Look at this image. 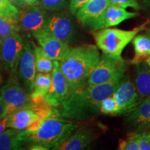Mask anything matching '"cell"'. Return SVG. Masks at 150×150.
Instances as JSON below:
<instances>
[{"mask_svg":"<svg viewBox=\"0 0 150 150\" xmlns=\"http://www.w3.org/2000/svg\"><path fill=\"white\" fill-rule=\"evenodd\" d=\"M51 83V72L37 73L33 82L32 91L30 93V97L34 104H40L45 102V97L50 90Z\"/></svg>","mask_w":150,"mask_h":150,"instance_id":"cell-20","label":"cell"},{"mask_svg":"<svg viewBox=\"0 0 150 150\" xmlns=\"http://www.w3.org/2000/svg\"><path fill=\"white\" fill-rule=\"evenodd\" d=\"M110 5L109 0H89L75 14L80 24L88 30Z\"/></svg>","mask_w":150,"mask_h":150,"instance_id":"cell-16","label":"cell"},{"mask_svg":"<svg viewBox=\"0 0 150 150\" xmlns=\"http://www.w3.org/2000/svg\"><path fill=\"white\" fill-rule=\"evenodd\" d=\"M44 29L68 45L72 42L76 34L72 17L59 11L48 15Z\"/></svg>","mask_w":150,"mask_h":150,"instance_id":"cell-10","label":"cell"},{"mask_svg":"<svg viewBox=\"0 0 150 150\" xmlns=\"http://www.w3.org/2000/svg\"><path fill=\"white\" fill-rule=\"evenodd\" d=\"M8 127V115L6 117L3 118L2 120H0V134L2 133L4 131L6 130V129Z\"/></svg>","mask_w":150,"mask_h":150,"instance_id":"cell-33","label":"cell"},{"mask_svg":"<svg viewBox=\"0 0 150 150\" xmlns=\"http://www.w3.org/2000/svg\"><path fill=\"white\" fill-rule=\"evenodd\" d=\"M58 108L52 107L45 102L31 104L8 115V127L17 130H25L52 115Z\"/></svg>","mask_w":150,"mask_h":150,"instance_id":"cell-6","label":"cell"},{"mask_svg":"<svg viewBox=\"0 0 150 150\" xmlns=\"http://www.w3.org/2000/svg\"><path fill=\"white\" fill-rule=\"evenodd\" d=\"M145 62L146 63H147V65H148V67H149V68L150 69V56H148L147 58H146Z\"/></svg>","mask_w":150,"mask_h":150,"instance_id":"cell-37","label":"cell"},{"mask_svg":"<svg viewBox=\"0 0 150 150\" xmlns=\"http://www.w3.org/2000/svg\"><path fill=\"white\" fill-rule=\"evenodd\" d=\"M7 115H8L7 106L0 97V120L6 117Z\"/></svg>","mask_w":150,"mask_h":150,"instance_id":"cell-32","label":"cell"},{"mask_svg":"<svg viewBox=\"0 0 150 150\" xmlns=\"http://www.w3.org/2000/svg\"><path fill=\"white\" fill-rule=\"evenodd\" d=\"M134 83L142 99L150 97V69L145 62L135 64Z\"/></svg>","mask_w":150,"mask_h":150,"instance_id":"cell-19","label":"cell"},{"mask_svg":"<svg viewBox=\"0 0 150 150\" xmlns=\"http://www.w3.org/2000/svg\"><path fill=\"white\" fill-rule=\"evenodd\" d=\"M128 126L140 130L150 126V97L143 99L132 111L127 115Z\"/></svg>","mask_w":150,"mask_h":150,"instance_id":"cell-18","label":"cell"},{"mask_svg":"<svg viewBox=\"0 0 150 150\" xmlns=\"http://www.w3.org/2000/svg\"><path fill=\"white\" fill-rule=\"evenodd\" d=\"M20 130L11 128L0 134V150L21 149L25 142L20 137Z\"/></svg>","mask_w":150,"mask_h":150,"instance_id":"cell-22","label":"cell"},{"mask_svg":"<svg viewBox=\"0 0 150 150\" xmlns=\"http://www.w3.org/2000/svg\"><path fill=\"white\" fill-rule=\"evenodd\" d=\"M88 1L89 0H70L69 10L72 15H75L76 12Z\"/></svg>","mask_w":150,"mask_h":150,"instance_id":"cell-31","label":"cell"},{"mask_svg":"<svg viewBox=\"0 0 150 150\" xmlns=\"http://www.w3.org/2000/svg\"><path fill=\"white\" fill-rule=\"evenodd\" d=\"M96 134L93 129L86 127L76 128L67 139L60 145L59 150H81L85 149L95 139Z\"/></svg>","mask_w":150,"mask_h":150,"instance_id":"cell-17","label":"cell"},{"mask_svg":"<svg viewBox=\"0 0 150 150\" xmlns=\"http://www.w3.org/2000/svg\"><path fill=\"white\" fill-rule=\"evenodd\" d=\"M147 24L148 22L131 30L111 27L97 30L94 33L96 46L103 53L122 56L127 45L140 31L145 29Z\"/></svg>","mask_w":150,"mask_h":150,"instance_id":"cell-4","label":"cell"},{"mask_svg":"<svg viewBox=\"0 0 150 150\" xmlns=\"http://www.w3.org/2000/svg\"><path fill=\"white\" fill-rule=\"evenodd\" d=\"M118 149L120 150H139L138 133L131 134L126 139L120 140Z\"/></svg>","mask_w":150,"mask_h":150,"instance_id":"cell-28","label":"cell"},{"mask_svg":"<svg viewBox=\"0 0 150 150\" xmlns=\"http://www.w3.org/2000/svg\"><path fill=\"white\" fill-rule=\"evenodd\" d=\"M145 33H147V34L150 37V28H149V29H148L147 30V31H146Z\"/></svg>","mask_w":150,"mask_h":150,"instance_id":"cell-38","label":"cell"},{"mask_svg":"<svg viewBox=\"0 0 150 150\" xmlns=\"http://www.w3.org/2000/svg\"><path fill=\"white\" fill-rule=\"evenodd\" d=\"M110 5L116 6L121 8H132L138 11L141 8L139 3L137 0H109Z\"/></svg>","mask_w":150,"mask_h":150,"instance_id":"cell-29","label":"cell"},{"mask_svg":"<svg viewBox=\"0 0 150 150\" xmlns=\"http://www.w3.org/2000/svg\"><path fill=\"white\" fill-rule=\"evenodd\" d=\"M100 56L97 46L84 44L70 48L66 56L59 61L68 84L69 95L86 85Z\"/></svg>","mask_w":150,"mask_h":150,"instance_id":"cell-3","label":"cell"},{"mask_svg":"<svg viewBox=\"0 0 150 150\" xmlns=\"http://www.w3.org/2000/svg\"><path fill=\"white\" fill-rule=\"evenodd\" d=\"M0 97L6 105L8 115L33 104L30 94L16 78H11L0 89Z\"/></svg>","mask_w":150,"mask_h":150,"instance_id":"cell-8","label":"cell"},{"mask_svg":"<svg viewBox=\"0 0 150 150\" xmlns=\"http://www.w3.org/2000/svg\"><path fill=\"white\" fill-rule=\"evenodd\" d=\"M128 65L122 56L103 53L90 74L86 84L98 85L122 79L128 69Z\"/></svg>","mask_w":150,"mask_h":150,"instance_id":"cell-5","label":"cell"},{"mask_svg":"<svg viewBox=\"0 0 150 150\" xmlns=\"http://www.w3.org/2000/svg\"><path fill=\"white\" fill-rule=\"evenodd\" d=\"M139 150H150V131L138 132Z\"/></svg>","mask_w":150,"mask_h":150,"instance_id":"cell-30","label":"cell"},{"mask_svg":"<svg viewBox=\"0 0 150 150\" xmlns=\"http://www.w3.org/2000/svg\"><path fill=\"white\" fill-rule=\"evenodd\" d=\"M134 47L135 55L131 60V64H136L143 61L150 56V37L147 33L137 34L132 41Z\"/></svg>","mask_w":150,"mask_h":150,"instance_id":"cell-21","label":"cell"},{"mask_svg":"<svg viewBox=\"0 0 150 150\" xmlns=\"http://www.w3.org/2000/svg\"><path fill=\"white\" fill-rule=\"evenodd\" d=\"M33 52L35 56V65L38 72H52L54 67V61L43 51L40 46H38L35 43H32Z\"/></svg>","mask_w":150,"mask_h":150,"instance_id":"cell-23","label":"cell"},{"mask_svg":"<svg viewBox=\"0 0 150 150\" xmlns=\"http://www.w3.org/2000/svg\"><path fill=\"white\" fill-rule=\"evenodd\" d=\"M68 4V0H40V6L45 10L61 11Z\"/></svg>","mask_w":150,"mask_h":150,"instance_id":"cell-27","label":"cell"},{"mask_svg":"<svg viewBox=\"0 0 150 150\" xmlns=\"http://www.w3.org/2000/svg\"><path fill=\"white\" fill-rule=\"evenodd\" d=\"M138 16L137 12H130L126 8L109 5L104 13L88 29L91 31H96L97 30L115 27L125 20L136 18Z\"/></svg>","mask_w":150,"mask_h":150,"instance_id":"cell-14","label":"cell"},{"mask_svg":"<svg viewBox=\"0 0 150 150\" xmlns=\"http://www.w3.org/2000/svg\"><path fill=\"white\" fill-rule=\"evenodd\" d=\"M39 1H40V0H24L26 4L29 6H33L36 4Z\"/></svg>","mask_w":150,"mask_h":150,"instance_id":"cell-36","label":"cell"},{"mask_svg":"<svg viewBox=\"0 0 150 150\" xmlns=\"http://www.w3.org/2000/svg\"><path fill=\"white\" fill-rule=\"evenodd\" d=\"M51 74L52 83L45 97V102L52 107L58 108L69 95V87L58 61H54V67Z\"/></svg>","mask_w":150,"mask_h":150,"instance_id":"cell-11","label":"cell"},{"mask_svg":"<svg viewBox=\"0 0 150 150\" xmlns=\"http://www.w3.org/2000/svg\"><path fill=\"white\" fill-rule=\"evenodd\" d=\"M31 6L20 12L18 22L20 30L33 34L44 29L48 14L42 7Z\"/></svg>","mask_w":150,"mask_h":150,"instance_id":"cell-15","label":"cell"},{"mask_svg":"<svg viewBox=\"0 0 150 150\" xmlns=\"http://www.w3.org/2000/svg\"><path fill=\"white\" fill-rule=\"evenodd\" d=\"M99 110L101 113L105 115H117V105L112 95L104 99L101 102Z\"/></svg>","mask_w":150,"mask_h":150,"instance_id":"cell-26","label":"cell"},{"mask_svg":"<svg viewBox=\"0 0 150 150\" xmlns=\"http://www.w3.org/2000/svg\"><path fill=\"white\" fill-rule=\"evenodd\" d=\"M112 96L117 103L118 115H127L142 100L136 91L134 82L126 75L120 81Z\"/></svg>","mask_w":150,"mask_h":150,"instance_id":"cell-9","label":"cell"},{"mask_svg":"<svg viewBox=\"0 0 150 150\" xmlns=\"http://www.w3.org/2000/svg\"><path fill=\"white\" fill-rule=\"evenodd\" d=\"M18 9L8 0H0V16L18 20Z\"/></svg>","mask_w":150,"mask_h":150,"instance_id":"cell-25","label":"cell"},{"mask_svg":"<svg viewBox=\"0 0 150 150\" xmlns=\"http://www.w3.org/2000/svg\"><path fill=\"white\" fill-rule=\"evenodd\" d=\"M20 30L18 20L0 16V42L9 35Z\"/></svg>","mask_w":150,"mask_h":150,"instance_id":"cell-24","label":"cell"},{"mask_svg":"<svg viewBox=\"0 0 150 150\" xmlns=\"http://www.w3.org/2000/svg\"><path fill=\"white\" fill-rule=\"evenodd\" d=\"M14 6L18 7H23L25 6L26 3L24 0H8Z\"/></svg>","mask_w":150,"mask_h":150,"instance_id":"cell-35","label":"cell"},{"mask_svg":"<svg viewBox=\"0 0 150 150\" xmlns=\"http://www.w3.org/2000/svg\"><path fill=\"white\" fill-rule=\"evenodd\" d=\"M140 6L143 7L150 15V0H137Z\"/></svg>","mask_w":150,"mask_h":150,"instance_id":"cell-34","label":"cell"},{"mask_svg":"<svg viewBox=\"0 0 150 150\" xmlns=\"http://www.w3.org/2000/svg\"><path fill=\"white\" fill-rule=\"evenodd\" d=\"M37 40L39 46L53 61H61L70 50L67 43L63 42L45 29L32 34Z\"/></svg>","mask_w":150,"mask_h":150,"instance_id":"cell-13","label":"cell"},{"mask_svg":"<svg viewBox=\"0 0 150 150\" xmlns=\"http://www.w3.org/2000/svg\"><path fill=\"white\" fill-rule=\"evenodd\" d=\"M78 128V124L60 115L59 108L52 115L25 130L20 131V138L25 142L45 149H57Z\"/></svg>","mask_w":150,"mask_h":150,"instance_id":"cell-2","label":"cell"},{"mask_svg":"<svg viewBox=\"0 0 150 150\" xmlns=\"http://www.w3.org/2000/svg\"><path fill=\"white\" fill-rule=\"evenodd\" d=\"M24 40L18 32L9 35L4 39L0 48L1 67L6 72L15 73L18 70Z\"/></svg>","mask_w":150,"mask_h":150,"instance_id":"cell-7","label":"cell"},{"mask_svg":"<svg viewBox=\"0 0 150 150\" xmlns=\"http://www.w3.org/2000/svg\"><path fill=\"white\" fill-rule=\"evenodd\" d=\"M122 79L98 85L88 86L86 84L76 90L70 94L58 107L60 115L70 120H91L100 112L101 102L113 94Z\"/></svg>","mask_w":150,"mask_h":150,"instance_id":"cell-1","label":"cell"},{"mask_svg":"<svg viewBox=\"0 0 150 150\" xmlns=\"http://www.w3.org/2000/svg\"><path fill=\"white\" fill-rule=\"evenodd\" d=\"M24 47L18 68V76L30 94L32 91L37 70L32 44L27 38H24Z\"/></svg>","mask_w":150,"mask_h":150,"instance_id":"cell-12","label":"cell"}]
</instances>
